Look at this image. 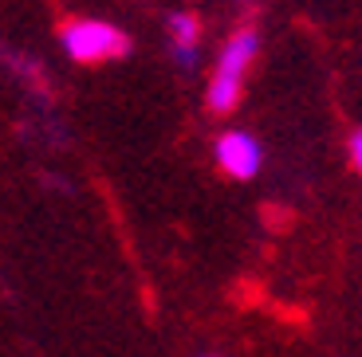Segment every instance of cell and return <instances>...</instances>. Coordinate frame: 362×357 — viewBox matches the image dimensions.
<instances>
[{"instance_id": "1", "label": "cell", "mask_w": 362, "mask_h": 357, "mask_svg": "<svg viewBox=\"0 0 362 357\" xmlns=\"http://www.w3.org/2000/svg\"><path fill=\"white\" fill-rule=\"evenodd\" d=\"M256 52H260L256 28H240V32H233V36L225 40L217 63H213L209 90H205V102H209L213 114H228V110H236L240 90H245V75H248V67H252Z\"/></svg>"}, {"instance_id": "2", "label": "cell", "mask_w": 362, "mask_h": 357, "mask_svg": "<svg viewBox=\"0 0 362 357\" xmlns=\"http://www.w3.org/2000/svg\"><path fill=\"white\" fill-rule=\"evenodd\" d=\"M59 47H64L67 59L75 63H110V59H122L130 52V40L122 28H115L110 20L99 16H75L67 24H59Z\"/></svg>"}, {"instance_id": "3", "label": "cell", "mask_w": 362, "mask_h": 357, "mask_svg": "<svg viewBox=\"0 0 362 357\" xmlns=\"http://www.w3.org/2000/svg\"><path fill=\"white\" fill-rule=\"evenodd\" d=\"M213 157L233 181H252L264 165V145L248 130H225L213 145Z\"/></svg>"}, {"instance_id": "4", "label": "cell", "mask_w": 362, "mask_h": 357, "mask_svg": "<svg viewBox=\"0 0 362 357\" xmlns=\"http://www.w3.org/2000/svg\"><path fill=\"white\" fill-rule=\"evenodd\" d=\"M165 32H170L173 63H177L181 71H193V67H197V47H201V24H197V16H193V12H170Z\"/></svg>"}, {"instance_id": "5", "label": "cell", "mask_w": 362, "mask_h": 357, "mask_svg": "<svg viewBox=\"0 0 362 357\" xmlns=\"http://www.w3.org/2000/svg\"><path fill=\"white\" fill-rule=\"evenodd\" d=\"M351 161H354V169L362 173V130H354V134H351Z\"/></svg>"}, {"instance_id": "6", "label": "cell", "mask_w": 362, "mask_h": 357, "mask_svg": "<svg viewBox=\"0 0 362 357\" xmlns=\"http://www.w3.org/2000/svg\"><path fill=\"white\" fill-rule=\"evenodd\" d=\"M205 357H217V353H205Z\"/></svg>"}]
</instances>
